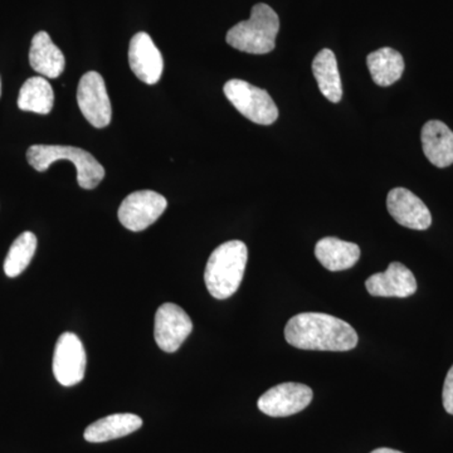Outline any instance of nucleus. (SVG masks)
<instances>
[{
  "instance_id": "19",
  "label": "nucleus",
  "mask_w": 453,
  "mask_h": 453,
  "mask_svg": "<svg viewBox=\"0 0 453 453\" xmlns=\"http://www.w3.org/2000/svg\"><path fill=\"white\" fill-rule=\"evenodd\" d=\"M372 81L381 88H388L401 79L404 73V59L398 50L384 47L366 57Z\"/></svg>"
},
{
  "instance_id": "18",
  "label": "nucleus",
  "mask_w": 453,
  "mask_h": 453,
  "mask_svg": "<svg viewBox=\"0 0 453 453\" xmlns=\"http://www.w3.org/2000/svg\"><path fill=\"white\" fill-rule=\"evenodd\" d=\"M312 73L321 94L330 103L338 104L342 97V86L338 61L332 50L325 49L316 55L312 62Z\"/></svg>"
},
{
  "instance_id": "10",
  "label": "nucleus",
  "mask_w": 453,
  "mask_h": 453,
  "mask_svg": "<svg viewBox=\"0 0 453 453\" xmlns=\"http://www.w3.org/2000/svg\"><path fill=\"white\" fill-rule=\"evenodd\" d=\"M314 398L310 387L301 383H282L268 389L258 399V410L270 417H288L305 410Z\"/></svg>"
},
{
  "instance_id": "17",
  "label": "nucleus",
  "mask_w": 453,
  "mask_h": 453,
  "mask_svg": "<svg viewBox=\"0 0 453 453\" xmlns=\"http://www.w3.org/2000/svg\"><path fill=\"white\" fill-rule=\"evenodd\" d=\"M315 256L332 273L349 270L359 261L360 247L335 237H325L315 246Z\"/></svg>"
},
{
  "instance_id": "1",
  "label": "nucleus",
  "mask_w": 453,
  "mask_h": 453,
  "mask_svg": "<svg viewBox=\"0 0 453 453\" xmlns=\"http://www.w3.org/2000/svg\"><path fill=\"white\" fill-rule=\"evenodd\" d=\"M288 344L303 350L348 351L357 345V334L347 321L321 312H303L285 327Z\"/></svg>"
},
{
  "instance_id": "11",
  "label": "nucleus",
  "mask_w": 453,
  "mask_h": 453,
  "mask_svg": "<svg viewBox=\"0 0 453 453\" xmlns=\"http://www.w3.org/2000/svg\"><path fill=\"white\" fill-rule=\"evenodd\" d=\"M129 64L140 81L155 85L162 79L163 56L148 33L139 32L131 38Z\"/></svg>"
},
{
  "instance_id": "4",
  "label": "nucleus",
  "mask_w": 453,
  "mask_h": 453,
  "mask_svg": "<svg viewBox=\"0 0 453 453\" xmlns=\"http://www.w3.org/2000/svg\"><path fill=\"white\" fill-rule=\"evenodd\" d=\"M29 165L46 172L53 163L67 160L76 166L77 183L83 189H94L105 178V169L88 151L74 146L33 145L27 151Z\"/></svg>"
},
{
  "instance_id": "2",
  "label": "nucleus",
  "mask_w": 453,
  "mask_h": 453,
  "mask_svg": "<svg viewBox=\"0 0 453 453\" xmlns=\"http://www.w3.org/2000/svg\"><path fill=\"white\" fill-rule=\"evenodd\" d=\"M249 250L242 241H228L213 252L205 267L204 282L214 299L226 300L242 282Z\"/></svg>"
},
{
  "instance_id": "24",
  "label": "nucleus",
  "mask_w": 453,
  "mask_h": 453,
  "mask_svg": "<svg viewBox=\"0 0 453 453\" xmlns=\"http://www.w3.org/2000/svg\"><path fill=\"white\" fill-rule=\"evenodd\" d=\"M0 96H2V81H0Z\"/></svg>"
},
{
  "instance_id": "7",
  "label": "nucleus",
  "mask_w": 453,
  "mask_h": 453,
  "mask_svg": "<svg viewBox=\"0 0 453 453\" xmlns=\"http://www.w3.org/2000/svg\"><path fill=\"white\" fill-rule=\"evenodd\" d=\"M77 104L86 120L96 129H104L111 122V103L100 73L91 71L83 74L77 88Z\"/></svg>"
},
{
  "instance_id": "22",
  "label": "nucleus",
  "mask_w": 453,
  "mask_h": 453,
  "mask_svg": "<svg viewBox=\"0 0 453 453\" xmlns=\"http://www.w3.org/2000/svg\"><path fill=\"white\" fill-rule=\"evenodd\" d=\"M442 399L446 412L453 416V365L449 372H447L445 386H443Z\"/></svg>"
},
{
  "instance_id": "13",
  "label": "nucleus",
  "mask_w": 453,
  "mask_h": 453,
  "mask_svg": "<svg viewBox=\"0 0 453 453\" xmlns=\"http://www.w3.org/2000/svg\"><path fill=\"white\" fill-rule=\"evenodd\" d=\"M365 288L372 296L410 297L417 291V281L410 268L392 262L384 273L369 277Z\"/></svg>"
},
{
  "instance_id": "15",
  "label": "nucleus",
  "mask_w": 453,
  "mask_h": 453,
  "mask_svg": "<svg viewBox=\"0 0 453 453\" xmlns=\"http://www.w3.org/2000/svg\"><path fill=\"white\" fill-rule=\"evenodd\" d=\"M29 64L33 70L47 79H57L65 71V59L62 50L53 43L47 32H38L33 37L29 50Z\"/></svg>"
},
{
  "instance_id": "12",
  "label": "nucleus",
  "mask_w": 453,
  "mask_h": 453,
  "mask_svg": "<svg viewBox=\"0 0 453 453\" xmlns=\"http://www.w3.org/2000/svg\"><path fill=\"white\" fill-rule=\"evenodd\" d=\"M387 208L393 219L407 228L425 231L431 226L432 216L427 205L405 188L390 190Z\"/></svg>"
},
{
  "instance_id": "20",
  "label": "nucleus",
  "mask_w": 453,
  "mask_h": 453,
  "mask_svg": "<svg viewBox=\"0 0 453 453\" xmlns=\"http://www.w3.org/2000/svg\"><path fill=\"white\" fill-rule=\"evenodd\" d=\"M55 94L52 86L44 77H31L23 83L18 96V107L22 111L47 115L52 111Z\"/></svg>"
},
{
  "instance_id": "23",
  "label": "nucleus",
  "mask_w": 453,
  "mask_h": 453,
  "mask_svg": "<svg viewBox=\"0 0 453 453\" xmlns=\"http://www.w3.org/2000/svg\"><path fill=\"white\" fill-rule=\"evenodd\" d=\"M371 453H403V452H399V451H396V449H374V451H372Z\"/></svg>"
},
{
  "instance_id": "5",
  "label": "nucleus",
  "mask_w": 453,
  "mask_h": 453,
  "mask_svg": "<svg viewBox=\"0 0 453 453\" xmlns=\"http://www.w3.org/2000/svg\"><path fill=\"white\" fill-rule=\"evenodd\" d=\"M223 91L237 111L255 124L271 125L279 118V109L266 89L243 80H229Z\"/></svg>"
},
{
  "instance_id": "16",
  "label": "nucleus",
  "mask_w": 453,
  "mask_h": 453,
  "mask_svg": "<svg viewBox=\"0 0 453 453\" xmlns=\"http://www.w3.org/2000/svg\"><path fill=\"white\" fill-rule=\"evenodd\" d=\"M142 419L133 413H116L104 417L85 429L83 437L88 442L103 443L118 440L142 428Z\"/></svg>"
},
{
  "instance_id": "6",
  "label": "nucleus",
  "mask_w": 453,
  "mask_h": 453,
  "mask_svg": "<svg viewBox=\"0 0 453 453\" xmlns=\"http://www.w3.org/2000/svg\"><path fill=\"white\" fill-rule=\"evenodd\" d=\"M168 207L165 196L153 190H138L122 201L119 208V219L125 228L142 232L162 217Z\"/></svg>"
},
{
  "instance_id": "8",
  "label": "nucleus",
  "mask_w": 453,
  "mask_h": 453,
  "mask_svg": "<svg viewBox=\"0 0 453 453\" xmlns=\"http://www.w3.org/2000/svg\"><path fill=\"white\" fill-rule=\"evenodd\" d=\"M86 350L81 340L73 333H64L57 340L53 354V374L59 384L73 387L85 378Z\"/></svg>"
},
{
  "instance_id": "21",
  "label": "nucleus",
  "mask_w": 453,
  "mask_h": 453,
  "mask_svg": "<svg viewBox=\"0 0 453 453\" xmlns=\"http://www.w3.org/2000/svg\"><path fill=\"white\" fill-rule=\"evenodd\" d=\"M37 250V237L32 232H25L14 241L4 262V273L8 277L19 276L31 264Z\"/></svg>"
},
{
  "instance_id": "14",
  "label": "nucleus",
  "mask_w": 453,
  "mask_h": 453,
  "mask_svg": "<svg viewBox=\"0 0 453 453\" xmlns=\"http://www.w3.org/2000/svg\"><path fill=\"white\" fill-rule=\"evenodd\" d=\"M423 153L437 168H447L453 164V133L446 124L438 120L428 121L423 127Z\"/></svg>"
},
{
  "instance_id": "3",
  "label": "nucleus",
  "mask_w": 453,
  "mask_h": 453,
  "mask_svg": "<svg viewBox=\"0 0 453 453\" xmlns=\"http://www.w3.org/2000/svg\"><path fill=\"white\" fill-rule=\"evenodd\" d=\"M280 31L279 16L270 5L256 4L251 18L232 27L226 33V43L241 52L266 55L276 46Z\"/></svg>"
},
{
  "instance_id": "9",
  "label": "nucleus",
  "mask_w": 453,
  "mask_h": 453,
  "mask_svg": "<svg viewBox=\"0 0 453 453\" xmlns=\"http://www.w3.org/2000/svg\"><path fill=\"white\" fill-rule=\"evenodd\" d=\"M193 330L192 319L180 306L166 303L155 314L154 338L165 353H175Z\"/></svg>"
}]
</instances>
